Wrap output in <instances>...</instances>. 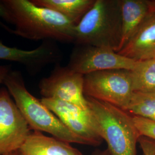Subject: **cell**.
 Masks as SVG:
<instances>
[{"instance_id": "23", "label": "cell", "mask_w": 155, "mask_h": 155, "mask_svg": "<svg viewBox=\"0 0 155 155\" xmlns=\"http://www.w3.org/2000/svg\"><path fill=\"white\" fill-rule=\"evenodd\" d=\"M154 2H155V1H154Z\"/></svg>"}, {"instance_id": "5", "label": "cell", "mask_w": 155, "mask_h": 155, "mask_svg": "<svg viewBox=\"0 0 155 155\" xmlns=\"http://www.w3.org/2000/svg\"><path fill=\"white\" fill-rule=\"evenodd\" d=\"M83 90L86 97L125 110L134 93L131 71L106 70L84 75Z\"/></svg>"}, {"instance_id": "2", "label": "cell", "mask_w": 155, "mask_h": 155, "mask_svg": "<svg viewBox=\"0 0 155 155\" xmlns=\"http://www.w3.org/2000/svg\"><path fill=\"white\" fill-rule=\"evenodd\" d=\"M121 0H95L74 27V42L117 52L121 38Z\"/></svg>"}, {"instance_id": "4", "label": "cell", "mask_w": 155, "mask_h": 155, "mask_svg": "<svg viewBox=\"0 0 155 155\" xmlns=\"http://www.w3.org/2000/svg\"><path fill=\"white\" fill-rule=\"evenodd\" d=\"M4 84L31 130L49 133L52 137L70 144L87 145L84 140L72 133L41 100L28 91L20 72L11 71Z\"/></svg>"}, {"instance_id": "12", "label": "cell", "mask_w": 155, "mask_h": 155, "mask_svg": "<svg viewBox=\"0 0 155 155\" xmlns=\"http://www.w3.org/2000/svg\"><path fill=\"white\" fill-rule=\"evenodd\" d=\"M155 9L154 1L121 0V38L118 52L127 44Z\"/></svg>"}, {"instance_id": "3", "label": "cell", "mask_w": 155, "mask_h": 155, "mask_svg": "<svg viewBox=\"0 0 155 155\" xmlns=\"http://www.w3.org/2000/svg\"><path fill=\"white\" fill-rule=\"evenodd\" d=\"M86 97L98 132L110 155H137L141 135L133 117L109 103Z\"/></svg>"}, {"instance_id": "22", "label": "cell", "mask_w": 155, "mask_h": 155, "mask_svg": "<svg viewBox=\"0 0 155 155\" xmlns=\"http://www.w3.org/2000/svg\"><path fill=\"white\" fill-rule=\"evenodd\" d=\"M20 155V154H19L18 150L15 151V152H12V153H8V154H6V155Z\"/></svg>"}, {"instance_id": "15", "label": "cell", "mask_w": 155, "mask_h": 155, "mask_svg": "<svg viewBox=\"0 0 155 155\" xmlns=\"http://www.w3.org/2000/svg\"><path fill=\"white\" fill-rule=\"evenodd\" d=\"M130 71L134 92H155V58L136 61Z\"/></svg>"}, {"instance_id": "16", "label": "cell", "mask_w": 155, "mask_h": 155, "mask_svg": "<svg viewBox=\"0 0 155 155\" xmlns=\"http://www.w3.org/2000/svg\"><path fill=\"white\" fill-rule=\"evenodd\" d=\"M125 111L131 116L155 122V92H134Z\"/></svg>"}, {"instance_id": "14", "label": "cell", "mask_w": 155, "mask_h": 155, "mask_svg": "<svg viewBox=\"0 0 155 155\" xmlns=\"http://www.w3.org/2000/svg\"><path fill=\"white\" fill-rule=\"evenodd\" d=\"M36 5L57 12L75 25L92 8L95 0H32Z\"/></svg>"}, {"instance_id": "24", "label": "cell", "mask_w": 155, "mask_h": 155, "mask_svg": "<svg viewBox=\"0 0 155 155\" xmlns=\"http://www.w3.org/2000/svg\"></svg>"}, {"instance_id": "13", "label": "cell", "mask_w": 155, "mask_h": 155, "mask_svg": "<svg viewBox=\"0 0 155 155\" xmlns=\"http://www.w3.org/2000/svg\"><path fill=\"white\" fill-rule=\"evenodd\" d=\"M18 152L20 155H83L70 143L39 131L31 133Z\"/></svg>"}, {"instance_id": "11", "label": "cell", "mask_w": 155, "mask_h": 155, "mask_svg": "<svg viewBox=\"0 0 155 155\" xmlns=\"http://www.w3.org/2000/svg\"><path fill=\"white\" fill-rule=\"evenodd\" d=\"M117 53L136 61L155 58V9L147 17L127 44Z\"/></svg>"}, {"instance_id": "21", "label": "cell", "mask_w": 155, "mask_h": 155, "mask_svg": "<svg viewBox=\"0 0 155 155\" xmlns=\"http://www.w3.org/2000/svg\"><path fill=\"white\" fill-rule=\"evenodd\" d=\"M91 155H110L107 149L101 150H96L93 152Z\"/></svg>"}, {"instance_id": "17", "label": "cell", "mask_w": 155, "mask_h": 155, "mask_svg": "<svg viewBox=\"0 0 155 155\" xmlns=\"http://www.w3.org/2000/svg\"><path fill=\"white\" fill-rule=\"evenodd\" d=\"M133 122L141 136L155 140V122L140 117L133 116Z\"/></svg>"}, {"instance_id": "6", "label": "cell", "mask_w": 155, "mask_h": 155, "mask_svg": "<svg viewBox=\"0 0 155 155\" xmlns=\"http://www.w3.org/2000/svg\"><path fill=\"white\" fill-rule=\"evenodd\" d=\"M31 130L8 89L0 88V155L20 150Z\"/></svg>"}, {"instance_id": "7", "label": "cell", "mask_w": 155, "mask_h": 155, "mask_svg": "<svg viewBox=\"0 0 155 155\" xmlns=\"http://www.w3.org/2000/svg\"><path fill=\"white\" fill-rule=\"evenodd\" d=\"M136 61L109 48L79 45L73 50L67 67L84 75L106 70H132Z\"/></svg>"}, {"instance_id": "18", "label": "cell", "mask_w": 155, "mask_h": 155, "mask_svg": "<svg viewBox=\"0 0 155 155\" xmlns=\"http://www.w3.org/2000/svg\"><path fill=\"white\" fill-rule=\"evenodd\" d=\"M139 143L144 155H155V140L141 136Z\"/></svg>"}, {"instance_id": "9", "label": "cell", "mask_w": 155, "mask_h": 155, "mask_svg": "<svg viewBox=\"0 0 155 155\" xmlns=\"http://www.w3.org/2000/svg\"><path fill=\"white\" fill-rule=\"evenodd\" d=\"M41 102L72 133L84 140L87 145L97 147L102 143L94 118L90 111L70 102L43 98Z\"/></svg>"}, {"instance_id": "1", "label": "cell", "mask_w": 155, "mask_h": 155, "mask_svg": "<svg viewBox=\"0 0 155 155\" xmlns=\"http://www.w3.org/2000/svg\"><path fill=\"white\" fill-rule=\"evenodd\" d=\"M10 12L11 32L23 38L40 40L52 39L74 42V27L57 12L36 5L28 0H3Z\"/></svg>"}, {"instance_id": "10", "label": "cell", "mask_w": 155, "mask_h": 155, "mask_svg": "<svg viewBox=\"0 0 155 155\" xmlns=\"http://www.w3.org/2000/svg\"><path fill=\"white\" fill-rule=\"evenodd\" d=\"M59 56V50L50 41H46L30 51L8 47L0 41V60L19 63L32 72L38 71L43 67L55 62Z\"/></svg>"}, {"instance_id": "20", "label": "cell", "mask_w": 155, "mask_h": 155, "mask_svg": "<svg viewBox=\"0 0 155 155\" xmlns=\"http://www.w3.org/2000/svg\"><path fill=\"white\" fill-rule=\"evenodd\" d=\"M11 71V67L8 65L0 64V84L4 83L6 78Z\"/></svg>"}, {"instance_id": "8", "label": "cell", "mask_w": 155, "mask_h": 155, "mask_svg": "<svg viewBox=\"0 0 155 155\" xmlns=\"http://www.w3.org/2000/svg\"><path fill=\"white\" fill-rule=\"evenodd\" d=\"M83 84V75L67 66H58L49 77L41 80L39 87L43 98L70 102L88 109Z\"/></svg>"}, {"instance_id": "19", "label": "cell", "mask_w": 155, "mask_h": 155, "mask_svg": "<svg viewBox=\"0 0 155 155\" xmlns=\"http://www.w3.org/2000/svg\"><path fill=\"white\" fill-rule=\"evenodd\" d=\"M2 20L5 21L8 24H12V17L10 12L5 4L3 2V0L0 1V25L6 29L11 31V29L6 27L5 25L2 22Z\"/></svg>"}]
</instances>
